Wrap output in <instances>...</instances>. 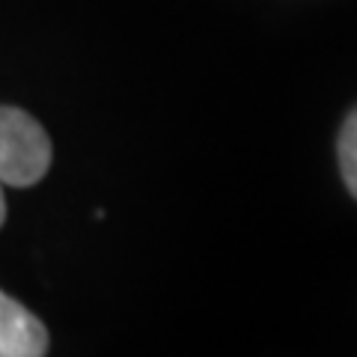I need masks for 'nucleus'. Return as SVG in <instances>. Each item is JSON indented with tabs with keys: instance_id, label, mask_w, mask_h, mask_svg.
<instances>
[{
	"instance_id": "nucleus-4",
	"label": "nucleus",
	"mask_w": 357,
	"mask_h": 357,
	"mask_svg": "<svg viewBox=\"0 0 357 357\" xmlns=\"http://www.w3.org/2000/svg\"><path fill=\"white\" fill-rule=\"evenodd\" d=\"M6 220V197H3V182H0V227Z\"/></svg>"
},
{
	"instance_id": "nucleus-3",
	"label": "nucleus",
	"mask_w": 357,
	"mask_h": 357,
	"mask_svg": "<svg viewBox=\"0 0 357 357\" xmlns=\"http://www.w3.org/2000/svg\"><path fill=\"white\" fill-rule=\"evenodd\" d=\"M337 155H340V173L345 178V188L357 199V107L342 122L340 140H337Z\"/></svg>"
},
{
	"instance_id": "nucleus-2",
	"label": "nucleus",
	"mask_w": 357,
	"mask_h": 357,
	"mask_svg": "<svg viewBox=\"0 0 357 357\" xmlns=\"http://www.w3.org/2000/svg\"><path fill=\"white\" fill-rule=\"evenodd\" d=\"M45 351H48L45 325L15 298L0 292V357H39Z\"/></svg>"
},
{
	"instance_id": "nucleus-1",
	"label": "nucleus",
	"mask_w": 357,
	"mask_h": 357,
	"mask_svg": "<svg viewBox=\"0 0 357 357\" xmlns=\"http://www.w3.org/2000/svg\"><path fill=\"white\" fill-rule=\"evenodd\" d=\"M51 140L21 107H0V182L13 188L36 185L51 167Z\"/></svg>"
}]
</instances>
